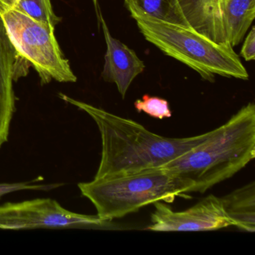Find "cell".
Returning a JSON list of instances; mask_svg holds the SVG:
<instances>
[{"label": "cell", "instance_id": "1", "mask_svg": "<svg viewBox=\"0 0 255 255\" xmlns=\"http://www.w3.org/2000/svg\"><path fill=\"white\" fill-rule=\"evenodd\" d=\"M59 98L87 113L101 133L102 153L95 178L160 168L207 139L213 130L186 138H168L150 132L130 119L74 99Z\"/></svg>", "mask_w": 255, "mask_h": 255}, {"label": "cell", "instance_id": "2", "mask_svg": "<svg viewBox=\"0 0 255 255\" xmlns=\"http://www.w3.org/2000/svg\"><path fill=\"white\" fill-rule=\"evenodd\" d=\"M255 156V106L249 103L204 142L162 168L171 170L190 186L189 192L204 193L231 178Z\"/></svg>", "mask_w": 255, "mask_h": 255}, {"label": "cell", "instance_id": "3", "mask_svg": "<svg viewBox=\"0 0 255 255\" xmlns=\"http://www.w3.org/2000/svg\"><path fill=\"white\" fill-rule=\"evenodd\" d=\"M140 32L166 56L185 64L204 80L215 76L248 80L249 74L229 44H219L186 25L161 20L136 7H127Z\"/></svg>", "mask_w": 255, "mask_h": 255}, {"label": "cell", "instance_id": "4", "mask_svg": "<svg viewBox=\"0 0 255 255\" xmlns=\"http://www.w3.org/2000/svg\"><path fill=\"white\" fill-rule=\"evenodd\" d=\"M78 187L94 204L97 215L108 222L158 201L173 203L190 189L174 171L164 168L95 178Z\"/></svg>", "mask_w": 255, "mask_h": 255}, {"label": "cell", "instance_id": "5", "mask_svg": "<svg viewBox=\"0 0 255 255\" xmlns=\"http://www.w3.org/2000/svg\"><path fill=\"white\" fill-rule=\"evenodd\" d=\"M8 37L16 50L37 71L42 85L54 80L76 83L69 61L55 35V27L38 21L15 8L0 12Z\"/></svg>", "mask_w": 255, "mask_h": 255}, {"label": "cell", "instance_id": "6", "mask_svg": "<svg viewBox=\"0 0 255 255\" xmlns=\"http://www.w3.org/2000/svg\"><path fill=\"white\" fill-rule=\"evenodd\" d=\"M98 215L69 211L51 198H37L0 205V229L103 228L109 225Z\"/></svg>", "mask_w": 255, "mask_h": 255}, {"label": "cell", "instance_id": "7", "mask_svg": "<svg viewBox=\"0 0 255 255\" xmlns=\"http://www.w3.org/2000/svg\"><path fill=\"white\" fill-rule=\"evenodd\" d=\"M151 224L147 229L152 231H207L233 226L227 216L222 200L213 195L203 198L193 207L174 212L165 203H154Z\"/></svg>", "mask_w": 255, "mask_h": 255}, {"label": "cell", "instance_id": "8", "mask_svg": "<svg viewBox=\"0 0 255 255\" xmlns=\"http://www.w3.org/2000/svg\"><path fill=\"white\" fill-rule=\"evenodd\" d=\"M30 63L16 50L0 17V147L8 140L15 113L14 82L26 77Z\"/></svg>", "mask_w": 255, "mask_h": 255}, {"label": "cell", "instance_id": "9", "mask_svg": "<svg viewBox=\"0 0 255 255\" xmlns=\"http://www.w3.org/2000/svg\"><path fill=\"white\" fill-rule=\"evenodd\" d=\"M99 22L107 44L105 62L101 76L106 82L115 83L125 99L131 83L144 71L145 65L133 50L112 36L101 13Z\"/></svg>", "mask_w": 255, "mask_h": 255}, {"label": "cell", "instance_id": "10", "mask_svg": "<svg viewBox=\"0 0 255 255\" xmlns=\"http://www.w3.org/2000/svg\"><path fill=\"white\" fill-rule=\"evenodd\" d=\"M233 226L247 232L255 231V183H248L221 198Z\"/></svg>", "mask_w": 255, "mask_h": 255}, {"label": "cell", "instance_id": "11", "mask_svg": "<svg viewBox=\"0 0 255 255\" xmlns=\"http://www.w3.org/2000/svg\"><path fill=\"white\" fill-rule=\"evenodd\" d=\"M255 17V0H227L225 21L228 43L234 48L243 41Z\"/></svg>", "mask_w": 255, "mask_h": 255}, {"label": "cell", "instance_id": "12", "mask_svg": "<svg viewBox=\"0 0 255 255\" xmlns=\"http://www.w3.org/2000/svg\"><path fill=\"white\" fill-rule=\"evenodd\" d=\"M15 8L38 21L54 27L62 20L53 11L50 0H20Z\"/></svg>", "mask_w": 255, "mask_h": 255}, {"label": "cell", "instance_id": "13", "mask_svg": "<svg viewBox=\"0 0 255 255\" xmlns=\"http://www.w3.org/2000/svg\"><path fill=\"white\" fill-rule=\"evenodd\" d=\"M134 106L138 113L143 112L155 119H168L172 115L168 101L158 97L144 95L141 99L135 101Z\"/></svg>", "mask_w": 255, "mask_h": 255}, {"label": "cell", "instance_id": "14", "mask_svg": "<svg viewBox=\"0 0 255 255\" xmlns=\"http://www.w3.org/2000/svg\"><path fill=\"white\" fill-rule=\"evenodd\" d=\"M125 7L132 5L146 14L161 20H169L168 0H125Z\"/></svg>", "mask_w": 255, "mask_h": 255}, {"label": "cell", "instance_id": "15", "mask_svg": "<svg viewBox=\"0 0 255 255\" xmlns=\"http://www.w3.org/2000/svg\"><path fill=\"white\" fill-rule=\"evenodd\" d=\"M42 177L36 179L32 182H22V183H0V198L4 195L11 192L23 190L50 191L62 186V183H52V184H37Z\"/></svg>", "mask_w": 255, "mask_h": 255}, {"label": "cell", "instance_id": "16", "mask_svg": "<svg viewBox=\"0 0 255 255\" xmlns=\"http://www.w3.org/2000/svg\"><path fill=\"white\" fill-rule=\"evenodd\" d=\"M240 56L245 60L254 61L255 59V26L252 28L250 32L245 39L240 51Z\"/></svg>", "mask_w": 255, "mask_h": 255}, {"label": "cell", "instance_id": "17", "mask_svg": "<svg viewBox=\"0 0 255 255\" xmlns=\"http://www.w3.org/2000/svg\"><path fill=\"white\" fill-rule=\"evenodd\" d=\"M20 0H0V12L9 8H15Z\"/></svg>", "mask_w": 255, "mask_h": 255}, {"label": "cell", "instance_id": "18", "mask_svg": "<svg viewBox=\"0 0 255 255\" xmlns=\"http://www.w3.org/2000/svg\"><path fill=\"white\" fill-rule=\"evenodd\" d=\"M93 2L94 6H95V11H96L97 16H98V20H100V8L99 5H98V0H92Z\"/></svg>", "mask_w": 255, "mask_h": 255}]
</instances>
